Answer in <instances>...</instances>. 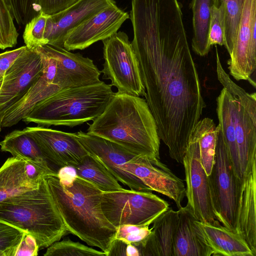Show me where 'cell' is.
<instances>
[{
  "label": "cell",
  "mask_w": 256,
  "mask_h": 256,
  "mask_svg": "<svg viewBox=\"0 0 256 256\" xmlns=\"http://www.w3.org/2000/svg\"><path fill=\"white\" fill-rule=\"evenodd\" d=\"M132 42L156 120L170 157L182 164L206 104L178 0H145L131 10Z\"/></svg>",
  "instance_id": "obj_1"
},
{
  "label": "cell",
  "mask_w": 256,
  "mask_h": 256,
  "mask_svg": "<svg viewBox=\"0 0 256 256\" xmlns=\"http://www.w3.org/2000/svg\"><path fill=\"white\" fill-rule=\"evenodd\" d=\"M64 224L69 232L108 256L116 228L104 216L101 206L102 191L78 176L72 166L60 168L45 177Z\"/></svg>",
  "instance_id": "obj_2"
},
{
  "label": "cell",
  "mask_w": 256,
  "mask_h": 256,
  "mask_svg": "<svg viewBox=\"0 0 256 256\" xmlns=\"http://www.w3.org/2000/svg\"><path fill=\"white\" fill-rule=\"evenodd\" d=\"M87 133L112 141L139 154L160 159V139L146 99L114 92Z\"/></svg>",
  "instance_id": "obj_3"
},
{
  "label": "cell",
  "mask_w": 256,
  "mask_h": 256,
  "mask_svg": "<svg viewBox=\"0 0 256 256\" xmlns=\"http://www.w3.org/2000/svg\"><path fill=\"white\" fill-rule=\"evenodd\" d=\"M217 129L235 174L242 180L256 163V93L233 96L224 88L216 98Z\"/></svg>",
  "instance_id": "obj_4"
},
{
  "label": "cell",
  "mask_w": 256,
  "mask_h": 256,
  "mask_svg": "<svg viewBox=\"0 0 256 256\" xmlns=\"http://www.w3.org/2000/svg\"><path fill=\"white\" fill-rule=\"evenodd\" d=\"M0 220L33 236L40 248H48L69 233L45 178L39 187L0 203Z\"/></svg>",
  "instance_id": "obj_5"
},
{
  "label": "cell",
  "mask_w": 256,
  "mask_h": 256,
  "mask_svg": "<svg viewBox=\"0 0 256 256\" xmlns=\"http://www.w3.org/2000/svg\"><path fill=\"white\" fill-rule=\"evenodd\" d=\"M104 82L61 89L40 102L22 120L39 126L74 127L94 120L104 111L114 94Z\"/></svg>",
  "instance_id": "obj_6"
},
{
  "label": "cell",
  "mask_w": 256,
  "mask_h": 256,
  "mask_svg": "<svg viewBox=\"0 0 256 256\" xmlns=\"http://www.w3.org/2000/svg\"><path fill=\"white\" fill-rule=\"evenodd\" d=\"M102 212L115 227L152 223L170 207L168 203L150 192L122 190L102 192Z\"/></svg>",
  "instance_id": "obj_7"
},
{
  "label": "cell",
  "mask_w": 256,
  "mask_h": 256,
  "mask_svg": "<svg viewBox=\"0 0 256 256\" xmlns=\"http://www.w3.org/2000/svg\"><path fill=\"white\" fill-rule=\"evenodd\" d=\"M102 78L110 80L118 92L145 96L138 62L132 42L124 32H118L103 40Z\"/></svg>",
  "instance_id": "obj_8"
},
{
  "label": "cell",
  "mask_w": 256,
  "mask_h": 256,
  "mask_svg": "<svg viewBox=\"0 0 256 256\" xmlns=\"http://www.w3.org/2000/svg\"><path fill=\"white\" fill-rule=\"evenodd\" d=\"M208 176L216 220L227 228L236 230L238 188L242 180L235 174L226 146L218 129L214 160Z\"/></svg>",
  "instance_id": "obj_9"
},
{
  "label": "cell",
  "mask_w": 256,
  "mask_h": 256,
  "mask_svg": "<svg viewBox=\"0 0 256 256\" xmlns=\"http://www.w3.org/2000/svg\"><path fill=\"white\" fill-rule=\"evenodd\" d=\"M76 134L88 153L96 158L118 182L132 190L150 192L138 178L128 172L130 164L140 154L102 137L81 130Z\"/></svg>",
  "instance_id": "obj_10"
},
{
  "label": "cell",
  "mask_w": 256,
  "mask_h": 256,
  "mask_svg": "<svg viewBox=\"0 0 256 256\" xmlns=\"http://www.w3.org/2000/svg\"><path fill=\"white\" fill-rule=\"evenodd\" d=\"M182 164L188 200L186 206L198 220L214 222L216 218L208 176L200 161L198 142L192 136Z\"/></svg>",
  "instance_id": "obj_11"
},
{
  "label": "cell",
  "mask_w": 256,
  "mask_h": 256,
  "mask_svg": "<svg viewBox=\"0 0 256 256\" xmlns=\"http://www.w3.org/2000/svg\"><path fill=\"white\" fill-rule=\"evenodd\" d=\"M228 60L230 75L256 88V0H245L236 38Z\"/></svg>",
  "instance_id": "obj_12"
},
{
  "label": "cell",
  "mask_w": 256,
  "mask_h": 256,
  "mask_svg": "<svg viewBox=\"0 0 256 256\" xmlns=\"http://www.w3.org/2000/svg\"><path fill=\"white\" fill-rule=\"evenodd\" d=\"M43 68L40 53L27 48L6 70L0 89V118L41 76Z\"/></svg>",
  "instance_id": "obj_13"
},
{
  "label": "cell",
  "mask_w": 256,
  "mask_h": 256,
  "mask_svg": "<svg viewBox=\"0 0 256 256\" xmlns=\"http://www.w3.org/2000/svg\"><path fill=\"white\" fill-rule=\"evenodd\" d=\"M24 130L36 142L43 156L58 168L79 164L88 154L76 133L42 126L26 127Z\"/></svg>",
  "instance_id": "obj_14"
},
{
  "label": "cell",
  "mask_w": 256,
  "mask_h": 256,
  "mask_svg": "<svg viewBox=\"0 0 256 256\" xmlns=\"http://www.w3.org/2000/svg\"><path fill=\"white\" fill-rule=\"evenodd\" d=\"M36 48L54 58L56 73L54 84L60 89L92 85L102 82L101 72L90 58L64 48L46 44Z\"/></svg>",
  "instance_id": "obj_15"
},
{
  "label": "cell",
  "mask_w": 256,
  "mask_h": 256,
  "mask_svg": "<svg viewBox=\"0 0 256 256\" xmlns=\"http://www.w3.org/2000/svg\"><path fill=\"white\" fill-rule=\"evenodd\" d=\"M129 18L128 12L112 3L70 31L64 38V48L68 51L84 50L112 36Z\"/></svg>",
  "instance_id": "obj_16"
},
{
  "label": "cell",
  "mask_w": 256,
  "mask_h": 256,
  "mask_svg": "<svg viewBox=\"0 0 256 256\" xmlns=\"http://www.w3.org/2000/svg\"><path fill=\"white\" fill-rule=\"evenodd\" d=\"M128 172L138 178L150 191H155L173 200L178 208L186 196V186L159 158L140 154L130 164Z\"/></svg>",
  "instance_id": "obj_17"
},
{
  "label": "cell",
  "mask_w": 256,
  "mask_h": 256,
  "mask_svg": "<svg viewBox=\"0 0 256 256\" xmlns=\"http://www.w3.org/2000/svg\"><path fill=\"white\" fill-rule=\"evenodd\" d=\"M114 2V0H78L65 10L48 16L44 34L46 44L64 48V38L70 31Z\"/></svg>",
  "instance_id": "obj_18"
},
{
  "label": "cell",
  "mask_w": 256,
  "mask_h": 256,
  "mask_svg": "<svg viewBox=\"0 0 256 256\" xmlns=\"http://www.w3.org/2000/svg\"><path fill=\"white\" fill-rule=\"evenodd\" d=\"M235 230L256 256V163L238 182Z\"/></svg>",
  "instance_id": "obj_19"
},
{
  "label": "cell",
  "mask_w": 256,
  "mask_h": 256,
  "mask_svg": "<svg viewBox=\"0 0 256 256\" xmlns=\"http://www.w3.org/2000/svg\"><path fill=\"white\" fill-rule=\"evenodd\" d=\"M178 211V220L174 241V256H212L213 250L190 210L186 206Z\"/></svg>",
  "instance_id": "obj_20"
},
{
  "label": "cell",
  "mask_w": 256,
  "mask_h": 256,
  "mask_svg": "<svg viewBox=\"0 0 256 256\" xmlns=\"http://www.w3.org/2000/svg\"><path fill=\"white\" fill-rule=\"evenodd\" d=\"M178 211L168 208L152 222L150 234L138 248L140 256H174Z\"/></svg>",
  "instance_id": "obj_21"
},
{
  "label": "cell",
  "mask_w": 256,
  "mask_h": 256,
  "mask_svg": "<svg viewBox=\"0 0 256 256\" xmlns=\"http://www.w3.org/2000/svg\"><path fill=\"white\" fill-rule=\"evenodd\" d=\"M208 244L213 250L212 256H255L244 238L236 231L213 222L196 220Z\"/></svg>",
  "instance_id": "obj_22"
},
{
  "label": "cell",
  "mask_w": 256,
  "mask_h": 256,
  "mask_svg": "<svg viewBox=\"0 0 256 256\" xmlns=\"http://www.w3.org/2000/svg\"><path fill=\"white\" fill-rule=\"evenodd\" d=\"M60 88L49 83L42 74L18 102L10 106L0 118L1 127H10L22 120L40 102L54 94Z\"/></svg>",
  "instance_id": "obj_23"
},
{
  "label": "cell",
  "mask_w": 256,
  "mask_h": 256,
  "mask_svg": "<svg viewBox=\"0 0 256 256\" xmlns=\"http://www.w3.org/2000/svg\"><path fill=\"white\" fill-rule=\"evenodd\" d=\"M24 166V160L12 156L0 168V203L39 187L41 182L34 183L27 178Z\"/></svg>",
  "instance_id": "obj_24"
},
{
  "label": "cell",
  "mask_w": 256,
  "mask_h": 256,
  "mask_svg": "<svg viewBox=\"0 0 256 256\" xmlns=\"http://www.w3.org/2000/svg\"><path fill=\"white\" fill-rule=\"evenodd\" d=\"M214 5L218 6V0H192L193 37L192 46L198 55L208 54L211 47L208 45L210 10Z\"/></svg>",
  "instance_id": "obj_25"
},
{
  "label": "cell",
  "mask_w": 256,
  "mask_h": 256,
  "mask_svg": "<svg viewBox=\"0 0 256 256\" xmlns=\"http://www.w3.org/2000/svg\"><path fill=\"white\" fill-rule=\"evenodd\" d=\"M0 150L24 160L47 164L34 140L24 130H14L0 142Z\"/></svg>",
  "instance_id": "obj_26"
},
{
  "label": "cell",
  "mask_w": 256,
  "mask_h": 256,
  "mask_svg": "<svg viewBox=\"0 0 256 256\" xmlns=\"http://www.w3.org/2000/svg\"><path fill=\"white\" fill-rule=\"evenodd\" d=\"M217 127L212 119L205 118L197 123L192 136L198 142L200 161L209 176L214 160Z\"/></svg>",
  "instance_id": "obj_27"
},
{
  "label": "cell",
  "mask_w": 256,
  "mask_h": 256,
  "mask_svg": "<svg viewBox=\"0 0 256 256\" xmlns=\"http://www.w3.org/2000/svg\"><path fill=\"white\" fill-rule=\"evenodd\" d=\"M76 174L96 184L102 192L123 188L118 182L94 157L88 154L74 168Z\"/></svg>",
  "instance_id": "obj_28"
},
{
  "label": "cell",
  "mask_w": 256,
  "mask_h": 256,
  "mask_svg": "<svg viewBox=\"0 0 256 256\" xmlns=\"http://www.w3.org/2000/svg\"><path fill=\"white\" fill-rule=\"evenodd\" d=\"M245 0H218L224 19V46L230 54L237 34Z\"/></svg>",
  "instance_id": "obj_29"
},
{
  "label": "cell",
  "mask_w": 256,
  "mask_h": 256,
  "mask_svg": "<svg viewBox=\"0 0 256 256\" xmlns=\"http://www.w3.org/2000/svg\"><path fill=\"white\" fill-rule=\"evenodd\" d=\"M44 256H106V254L79 242L66 238L48 247Z\"/></svg>",
  "instance_id": "obj_30"
},
{
  "label": "cell",
  "mask_w": 256,
  "mask_h": 256,
  "mask_svg": "<svg viewBox=\"0 0 256 256\" xmlns=\"http://www.w3.org/2000/svg\"><path fill=\"white\" fill-rule=\"evenodd\" d=\"M18 34L8 5L4 0H0V49L14 46Z\"/></svg>",
  "instance_id": "obj_31"
},
{
  "label": "cell",
  "mask_w": 256,
  "mask_h": 256,
  "mask_svg": "<svg viewBox=\"0 0 256 256\" xmlns=\"http://www.w3.org/2000/svg\"><path fill=\"white\" fill-rule=\"evenodd\" d=\"M48 16L41 12L26 25L23 38L28 48L34 50L46 44L44 34Z\"/></svg>",
  "instance_id": "obj_32"
},
{
  "label": "cell",
  "mask_w": 256,
  "mask_h": 256,
  "mask_svg": "<svg viewBox=\"0 0 256 256\" xmlns=\"http://www.w3.org/2000/svg\"><path fill=\"white\" fill-rule=\"evenodd\" d=\"M12 16L19 25L26 26L41 11L36 0H4Z\"/></svg>",
  "instance_id": "obj_33"
},
{
  "label": "cell",
  "mask_w": 256,
  "mask_h": 256,
  "mask_svg": "<svg viewBox=\"0 0 256 256\" xmlns=\"http://www.w3.org/2000/svg\"><path fill=\"white\" fill-rule=\"evenodd\" d=\"M150 224L141 225L124 224L116 227L114 238L120 239L134 244L136 247L140 245L151 232Z\"/></svg>",
  "instance_id": "obj_34"
},
{
  "label": "cell",
  "mask_w": 256,
  "mask_h": 256,
  "mask_svg": "<svg viewBox=\"0 0 256 256\" xmlns=\"http://www.w3.org/2000/svg\"><path fill=\"white\" fill-rule=\"evenodd\" d=\"M25 232L0 220V252L4 256H12Z\"/></svg>",
  "instance_id": "obj_35"
},
{
  "label": "cell",
  "mask_w": 256,
  "mask_h": 256,
  "mask_svg": "<svg viewBox=\"0 0 256 256\" xmlns=\"http://www.w3.org/2000/svg\"><path fill=\"white\" fill-rule=\"evenodd\" d=\"M224 19L220 6L214 5L210 10L209 26L208 45H224Z\"/></svg>",
  "instance_id": "obj_36"
},
{
  "label": "cell",
  "mask_w": 256,
  "mask_h": 256,
  "mask_svg": "<svg viewBox=\"0 0 256 256\" xmlns=\"http://www.w3.org/2000/svg\"><path fill=\"white\" fill-rule=\"evenodd\" d=\"M40 247L36 238L24 232L20 244L15 248L12 256H36Z\"/></svg>",
  "instance_id": "obj_37"
},
{
  "label": "cell",
  "mask_w": 256,
  "mask_h": 256,
  "mask_svg": "<svg viewBox=\"0 0 256 256\" xmlns=\"http://www.w3.org/2000/svg\"><path fill=\"white\" fill-rule=\"evenodd\" d=\"M41 12L50 16L58 13L78 0H36Z\"/></svg>",
  "instance_id": "obj_38"
},
{
  "label": "cell",
  "mask_w": 256,
  "mask_h": 256,
  "mask_svg": "<svg viewBox=\"0 0 256 256\" xmlns=\"http://www.w3.org/2000/svg\"><path fill=\"white\" fill-rule=\"evenodd\" d=\"M140 256L138 248L125 241L114 238L112 241L108 256Z\"/></svg>",
  "instance_id": "obj_39"
},
{
  "label": "cell",
  "mask_w": 256,
  "mask_h": 256,
  "mask_svg": "<svg viewBox=\"0 0 256 256\" xmlns=\"http://www.w3.org/2000/svg\"><path fill=\"white\" fill-rule=\"evenodd\" d=\"M26 48L25 46L0 54V78H3L6 70Z\"/></svg>",
  "instance_id": "obj_40"
},
{
  "label": "cell",
  "mask_w": 256,
  "mask_h": 256,
  "mask_svg": "<svg viewBox=\"0 0 256 256\" xmlns=\"http://www.w3.org/2000/svg\"><path fill=\"white\" fill-rule=\"evenodd\" d=\"M2 80H3V78H0V89L2 85Z\"/></svg>",
  "instance_id": "obj_41"
},
{
  "label": "cell",
  "mask_w": 256,
  "mask_h": 256,
  "mask_svg": "<svg viewBox=\"0 0 256 256\" xmlns=\"http://www.w3.org/2000/svg\"><path fill=\"white\" fill-rule=\"evenodd\" d=\"M0 256H4V254L2 252H0Z\"/></svg>",
  "instance_id": "obj_42"
},
{
  "label": "cell",
  "mask_w": 256,
  "mask_h": 256,
  "mask_svg": "<svg viewBox=\"0 0 256 256\" xmlns=\"http://www.w3.org/2000/svg\"><path fill=\"white\" fill-rule=\"evenodd\" d=\"M2 127L0 126V132L1 131Z\"/></svg>",
  "instance_id": "obj_43"
}]
</instances>
